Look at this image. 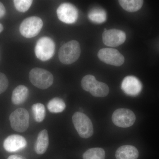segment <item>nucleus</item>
<instances>
[{"label": "nucleus", "mask_w": 159, "mask_h": 159, "mask_svg": "<svg viewBox=\"0 0 159 159\" xmlns=\"http://www.w3.org/2000/svg\"><path fill=\"white\" fill-rule=\"evenodd\" d=\"M81 53L79 43L71 40L63 45L58 52L60 61L64 64H71L77 61Z\"/></svg>", "instance_id": "f257e3e1"}, {"label": "nucleus", "mask_w": 159, "mask_h": 159, "mask_svg": "<svg viewBox=\"0 0 159 159\" xmlns=\"http://www.w3.org/2000/svg\"><path fill=\"white\" fill-rule=\"evenodd\" d=\"M81 84L84 90L89 92L95 97H106L109 93V88L107 84L97 81L93 75L84 76L81 80Z\"/></svg>", "instance_id": "f03ea898"}, {"label": "nucleus", "mask_w": 159, "mask_h": 159, "mask_svg": "<svg viewBox=\"0 0 159 159\" xmlns=\"http://www.w3.org/2000/svg\"><path fill=\"white\" fill-rule=\"evenodd\" d=\"M29 78L33 85L41 89L48 88L54 81V77L51 72L39 68L32 69L30 71Z\"/></svg>", "instance_id": "7ed1b4c3"}, {"label": "nucleus", "mask_w": 159, "mask_h": 159, "mask_svg": "<svg viewBox=\"0 0 159 159\" xmlns=\"http://www.w3.org/2000/svg\"><path fill=\"white\" fill-rule=\"evenodd\" d=\"M72 121L74 127L81 138L88 139L93 136L94 132L93 123L85 114L77 112L73 116Z\"/></svg>", "instance_id": "20e7f679"}, {"label": "nucleus", "mask_w": 159, "mask_h": 159, "mask_svg": "<svg viewBox=\"0 0 159 159\" xmlns=\"http://www.w3.org/2000/svg\"><path fill=\"white\" fill-rule=\"evenodd\" d=\"M55 49V45L53 40L49 37H43L37 41L34 51L39 59L46 61L54 56Z\"/></svg>", "instance_id": "39448f33"}, {"label": "nucleus", "mask_w": 159, "mask_h": 159, "mask_svg": "<svg viewBox=\"0 0 159 159\" xmlns=\"http://www.w3.org/2000/svg\"><path fill=\"white\" fill-rule=\"evenodd\" d=\"M43 26V20L40 18L30 16L24 20L21 24L20 33L26 38L34 37L39 33Z\"/></svg>", "instance_id": "423d86ee"}, {"label": "nucleus", "mask_w": 159, "mask_h": 159, "mask_svg": "<svg viewBox=\"0 0 159 159\" xmlns=\"http://www.w3.org/2000/svg\"><path fill=\"white\" fill-rule=\"evenodd\" d=\"M29 115L25 109L18 108L9 116L10 125L12 129L18 132L27 130L29 126Z\"/></svg>", "instance_id": "0eeeda50"}, {"label": "nucleus", "mask_w": 159, "mask_h": 159, "mask_svg": "<svg viewBox=\"0 0 159 159\" xmlns=\"http://www.w3.org/2000/svg\"><path fill=\"white\" fill-rule=\"evenodd\" d=\"M136 120L134 113L128 109L119 108L114 112L112 120L115 125L122 128L132 126Z\"/></svg>", "instance_id": "6e6552de"}, {"label": "nucleus", "mask_w": 159, "mask_h": 159, "mask_svg": "<svg viewBox=\"0 0 159 159\" xmlns=\"http://www.w3.org/2000/svg\"><path fill=\"white\" fill-rule=\"evenodd\" d=\"M98 57L102 62L119 66L124 62V57L116 49L102 48L98 53Z\"/></svg>", "instance_id": "1a4fd4ad"}, {"label": "nucleus", "mask_w": 159, "mask_h": 159, "mask_svg": "<svg viewBox=\"0 0 159 159\" xmlns=\"http://www.w3.org/2000/svg\"><path fill=\"white\" fill-rule=\"evenodd\" d=\"M57 14L60 20L66 24H73L78 18L77 8L69 3H64L60 5L57 10Z\"/></svg>", "instance_id": "9d476101"}, {"label": "nucleus", "mask_w": 159, "mask_h": 159, "mask_svg": "<svg viewBox=\"0 0 159 159\" xmlns=\"http://www.w3.org/2000/svg\"><path fill=\"white\" fill-rule=\"evenodd\" d=\"M102 41L105 45L116 47L125 42L126 35L124 31L118 29H104L102 34Z\"/></svg>", "instance_id": "9b49d317"}, {"label": "nucleus", "mask_w": 159, "mask_h": 159, "mask_svg": "<svg viewBox=\"0 0 159 159\" xmlns=\"http://www.w3.org/2000/svg\"><path fill=\"white\" fill-rule=\"evenodd\" d=\"M122 90L129 96H138L142 89V84L137 77L127 76L123 79L121 84Z\"/></svg>", "instance_id": "f8f14e48"}, {"label": "nucleus", "mask_w": 159, "mask_h": 159, "mask_svg": "<svg viewBox=\"0 0 159 159\" xmlns=\"http://www.w3.org/2000/svg\"><path fill=\"white\" fill-rule=\"evenodd\" d=\"M27 144V141L25 138L20 135L13 134L5 139L3 146L7 152H12L24 149Z\"/></svg>", "instance_id": "ddd939ff"}, {"label": "nucleus", "mask_w": 159, "mask_h": 159, "mask_svg": "<svg viewBox=\"0 0 159 159\" xmlns=\"http://www.w3.org/2000/svg\"><path fill=\"white\" fill-rule=\"evenodd\" d=\"M139 156V152L137 148L130 145L121 146L116 152L117 159H137Z\"/></svg>", "instance_id": "4468645a"}, {"label": "nucleus", "mask_w": 159, "mask_h": 159, "mask_svg": "<svg viewBox=\"0 0 159 159\" xmlns=\"http://www.w3.org/2000/svg\"><path fill=\"white\" fill-rule=\"evenodd\" d=\"M49 145V137L47 130L44 129L40 132L34 145V150L38 154L44 153Z\"/></svg>", "instance_id": "2eb2a0df"}, {"label": "nucleus", "mask_w": 159, "mask_h": 159, "mask_svg": "<svg viewBox=\"0 0 159 159\" xmlns=\"http://www.w3.org/2000/svg\"><path fill=\"white\" fill-rule=\"evenodd\" d=\"M29 91L25 86H18L12 92L11 101L15 105L22 104L25 101L29 96Z\"/></svg>", "instance_id": "dca6fc26"}, {"label": "nucleus", "mask_w": 159, "mask_h": 159, "mask_svg": "<svg viewBox=\"0 0 159 159\" xmlns=\"http://www.w3.org/2000/svg\"><path fill=\"white\" fill-rule=\"evenodd\" d=\"M119 2L124 10L131 12L141 9L144 3V1L142 0H120Z\"/></svg>", "instance_id": "f3484780"}, {"label": "nucleus", "mask_w": 159, "mask_h": 159, "mask_svg": "<svg viewBox=\"0 0 159 159\" xmlns=\"http://www.w3.org/2000/svg\"><path fill=\"white\" fill-rule=\"evenodd\" d=\"M88 17L93 22L101 24L106 20L107 15L103 9L96 8L92 9L89 12Z\"/></svg>", "instance_id": "a211bd4d"}, {"label": "nucleus", "mask_w": 159, "mask_h": 159, "mask_svg": "<svg viewBox=\"0 0 159 159\" xmlns=\"http://www.w3.org/2000/svg\"><path fill=\"white\" fill-rule=\"evenodd\" d=\"M66 107V105L63 100L57 97L51 99L48 104V109L52 113L61 112Z\"/></svg>", "instance_id": "6ab92c4d"}, {"label": "nucleus", "mask_w": 159, "mask_h": 159, "mask_svg": "<svg viewBox=\"0 0 159 159\" xmlns=\"http://www.w3.org/2000/svg\"><path fill=\"white\" fill-rule=\"evenodd\" d=\"M84 159H105V152L100 148H91L84 153Z\"/></svg>", "instance_id": "aec40b11"}, {"label": "nucleus", "mask_w": 159, "mask_h": 159, "mask_svg": "<svg viewBox=\"0 0 159 159\" xmlns=\"http://www.w3.org/2000/svg\"><path fill=\"white\" fill-rule=\"evenodd\" d=\"M32 111L35 121L38 122H43L46 116L44 106L40 103H35L32 106Z\"/></svg>", "instance_id": "412c9836"}, {"label": "nucleus", "mask_w": 159, "mask_h": 159, "mask_svg": "<svg viewBox=\"0 0 159 159\" xmlns=\"http://www.w3.org/2000/svg\"><path fill=\"white\" fill-rule=\"evenodd\" d=\"M13 2L18 11L25 12L29 10L32 5L33 1L31 0H14Z\"/></svg>", "instance_id": "4be33fe9"}, {"label": "nucleus", "mask_w": 159, "mask_h": 159, "mask_svg": "<svg viewBox=\"0 0 159 159\" xmlns=\"http://www.w3.org/2000/svg\"><path fill=\"white\" fill-rule=\"evenodd\" d=\"M9 80L5 74L0 73V94L2 93L8 88Z\"/></svg>", "instance_id": "5701e85b"}, {"label": "nucleus", "mask_w": 159, "mask_h": 159, "mask_svg": "<svg viewBox=\"0 0 159 159\" xmlns=\"http://www.w3.org/2000/svg\"><path fill=\"white\" fill-rule=\"evenodd\" d=\"M6 13V9L2 3L0 2V18L3 17Z\"/></svg>", "instance_id": "b1692460"}, {"label": "nucleus", "mask_w": 159, "mask_h": 159, "mask_svg": "<svg viewBox=\"0 0 159 159\" xmlns=\"http://www.w3.org/2000/svg\"><path fill=\"white\" fill-rule=\"evenodd\" d=\"M8 159H26V158L25 157L19 155H13L9 156Z\"/></svg>", "instance_id": "393cba45"}, {"label": "nucleus", "mask_w": 159, "mask_h": 159, "mask_svg": "<svg viewBox=\"0 0 159 159\" xmlns=\"http://www.w3.org/2000/svg\"><path fill=\"white\" fill-rule=\"evenodd\" d=\"M3 30V27L2 26V25H1V24H0V33H1V32Z\"/></svg>", "instance_id": "a878e982"}]
</instances>
